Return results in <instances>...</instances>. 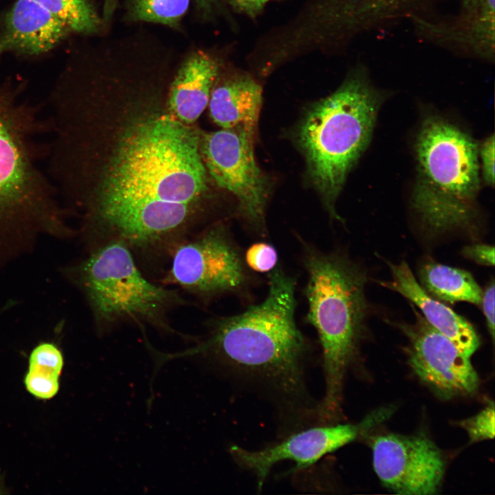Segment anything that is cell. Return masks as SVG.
Wrapping results in <instances>:
<instances>
[{"mask_svg":"<svg viewBox=\"0 0 495 495\" xmlns=\"http://www.w3.org/2000/svg\"><path fill=\"white\" fill-rule=\"evenodd\" d=\"M419 278L424 289L440 301L481 304L482 289L465 270L429 261L419 267Z\"/></svg>","mask_w":495,"mask_h":495,"instance_id":"17","label":"cell"},{"mask_svg":"<svg viewBox=\"0 0 495 495\" xmlns=\"http://www.w3.org/2000/svg\"><path fill=\"white\" fill-rule=\"evenodd\" d=\"M488 331L492 340L494 338V281L492 280L483 292L481 304Z\"/></svg>","mask_w":495,"mask_h":495,"instance_id":"26","label":"cell"},{"mask_svg":"<svg viewBox=\"0 0 495 495\" xmlns=\"http://www.w3.org/2000/svg\"><path fill=\"white\" fill-rule=\"evenodd\" d=\"M359 432L360 427L351 424L315 427L263 450L252 451L234 446L231 447L230 452L241 467L254 473L261 490L277 463L289 460L296 463V468L308 467L325 454L353 441Z\"/></svg>","mask_w":495,"mask_h":495,"instance_id":"12","label":"cell"},{"mask_svg":"<svg viewBox=\"0 0 495 495\" xmlns=\"http://www.w3.org/2000/svg\"><path fill=\"white\" fill-rule=\"evenodd\" d=\"M63 365L62 352L52 342L40 343L33 349L29 357L28 368L46 369L60 375Z\"/></svg>","mask_w":495,"mask_h":495,"instance_id":"23","label":"cell"},{"mask_svg":"<svg viewBox=\"0 0 495 495\" xmlns=\"http://www.w3.org/2000/svg\"><path fill=\"white\" fill-rule=\"evenodd\" d=\"M307 274L306 320L322 348L325 393L319 407L322 420L338 414L344 377L364 333L368 304L364 270L345 254L324 252L303 243Z\"/></svg>","mask_w":495,"mask_h":495,"instance_id":"3","label":"cell"},{"mask_svg":"<svg viewBox=\"0 0 495 495\" xmlns=\"http://www.w3.org/2000/svg\"><path fill=\"white\" fill-rule=\"evenodd\" d=\"M411 307L414 322L400 323L398 327L408 340L406 351L413 372L440 398L474 393L479 379L470 358L432 327L415 306Z\"/></svg>","mask_w":495,"mask_h":495,"instance_id":"10","label":"cell"},{"mask_svg":"<svg viewBox=\"0 0 495 495\" xmlns=\"http://www.w3.org/2000/svg\"><path fill=\"white\" fill-rule=\"evenodd\" d=\"M104 126L76 95L54 116L48 152L51 181L74 201L87 221L137 249L161 246L185 233L207 190L199 133L179 121L168 104L153 101L104 107L82 96Z\"/></svg>","mask_w":495,"mask_h":495,"instance_id":"1","label":"cell"},{"mask_svg":"<svg viewBox=\"0 0 495 495\" xmlns=\"http://www.w3.org/2000/svg\"><path fill=\"white\" fill-rule=\"evenodd\" d=\"M392 278L382 286L396 292L421 311L426 321L449 338L459 351L470 358L479 347V338L471 323L440 300L429 295L418 283L408 264L388 263Z\"/></svg>","mask_w":495,"mask_h":495,"instance_id":"14","label":"cell"},{"mask_svg":"<svg viewBox=\"0 0 495 495\" xmlns=\"http://www.w3.org/2000/svg\"><path fill=\"white\" fill-rule=\"evenodd\" d=\"M195 1H197L199 2V3H204L205 2H206V1H208V0H195Z\"/></svg>","mask_w":495,"mask_h":495,"instance_id":"30","label":"cell"},{"mask_svg":"<svg viewBox=\"0 0 495 495\" xmlns=\"http://www.w3.org/2000/svg\"><path fill=\"white\" fill-rule=\"evenodd\" d=\"M237 12L254 17L260 13L270 0H226Z\"/></svg>","mask_w":495,"mask_h":495,"instance_id":"27","label":"cell"},{"mask_svg":"<svg viewBox=\"0 0 495 495\" xmlns=\"http://www.w3.org/2000/svg\"><path fill=\"white\" fill-rule=\"evenodd\" d=\"M70 28L33 0H16L5 16L0 56L8 52L38 55L55 47Z\"/></svg>","mask_w":495,"mask_h":495,"instance_id":"13","label":"cell"},{"mask_svg":"<svg viewBox=\"0 0 495 495\" xmlns=\"http://www.w3.org/2000/svg\"><path fill=\"white\" fill-rule=\"evenodd\" d=\"M471 442L491 439L494 437V406L490 403L476 415L460 423Z\"/></svg>","mask_w":495,"mask_h":495,"instance_id":"21","label":"cell"},{"mask_svg":"<svg viewBox=\"0 0 495 495\" xmlns=\"http://www.w3.org/2000/svg\"><path fill=\"white\" fill-rule=\"evenodd\" d=\"M172 253L168 281L200 299L243 294L252 283L243 254L222 223L184 240Z\"/></svg>","mask_w":495,"mask_h":495,"instance_id":"8","label":"cell"},{"mask_svg":"<svg viewBox=\"0 0 495 495\" xmlns=\"http://www.w3.org/2000/svg\"><path fill=\"white\" fill-rule=\"evenodd\" d=\"M479 165L482 176L490 186L494 183V136L488 137L478 148Z\"/></svg>","mask_w":495,"mask_h":495,"instance_id":"24","label":"cell"},{"mask_svg":"<svg viewBox=\"0 0 495 495\" xmlns=\"http://www.w3.org/2000/svg\"><path fill=\"white\" fill-rule=\"evenodd\" d=\"M210 115L221 129L244 133L254 139L262 104V89L252 77L239 75L213 86Z\"/></svg>","mask_w":495,"mask_h":495,"instance_id":"15","label":"cell"},{"mask_svg":"<svg viewBox=\"0 0 495 495\" xmlns=\"http://www.w3.org/2000/svg\"><path fill=\"white\" fill-rule=\"evenodd\" d=\"M482 0H463L465 6L470 8H476L480 5Z\"/></svg>","mask_w":495,"mask_h":495,"instance_id":"29","label":"cell"},{"mask_svg":"<svg viewBox=\"0 0 495 495\" xmlns=\"http://www.w3.org/2000/svg\"><path fill=\"white\" fill-rule=\"evenodd\" d=\"M218 74V65L209 55L198 52L190 56L178 71L168 94L171 113L190 125L208 104Z\"/></svg>","mask_w":495,"mask_h":495,"instance_id":"16","label":"cell"},{"mask_svg":"<svg viewBox=\"0 0 495 495\" xmlns=\"http://www.w3.org/2000/svg\"><path fill=\"white\" fill-rule=\"evenodd\" d=\"M417 175L411 204L434 234L468 228L475 214L480 188L478 147L455 125L431 116L419 131Z\"/></svg>","mask_w":495,"mask_h":495,"instance_id":"6","label":"cell"},{"mask_svg":"<svg viewBox=\"0 0 495 495\" xmlns=\"http://www.w3.org/2000/svg\"><path fill=\"white\" fill-rule=\"evenodd\" d=\"M382 102L367 78L351 76L312 105L298 127V142L309 178L336 220L342 221L336 200L349 171L369 144Z\"/></svg>","mask_w":495,"mask_h":495,"instance_id":"4","label":"cell"},{"mask_svg":"<svg viewBox=\"0 0 495 495\" xmlns=\"http://www.w3.org/2000/svg\"><path fill=\"white\" fill-rule=\"evenodd\" d=\"M462 254L478 264L493 266L494 264V246L487 244H474L463 248Z\"/></svg>","mask_w":495,"mask_h":495,"instance_id":"25","label":"cell"},{"mask_svg":"<svg viewBox=\"0 0 495 495\" xmlns=\"http://www.w3.org/2000/svg\"><path fill=\"white\" fill-rule=\"evenodd\" d=\"M77 274L98 328L104 331L124 322L172 331L167 314L186 302L175 290L145 278L132 251L120 240L107 241L96 249Z\"/></svg>","mask_w":495,"mask_h":495,"instance_id":"7","label":"cell"},{"mask_svg":"<svg viewBox=\"0 0 495 495\" xmlns=\"http://www.w3.org/2000/svg\"><path fill=\"white\" fill-rule=\"evenodd\" d=\"M47 129L35 105L0 85V234L61 225L58 197L38 166Z\"/></svg>","mask_w":495,"mask_h":495,"instance_id":"5","label":"cell"},{"mask_svg":"<svg viewBox=\"0 0 495 495\" xmlns=\"http://www.w3.org/2000/svg\"><path fill=\"white\" fill-rule=\"evenodd\" d=\"M254 140L244 133L221 129L199 135V149L207 172L236 198L241 217L265 236L270 186L256 162Z\"/></svg>","mask_w":495,"mask_h":495,"instance_id":"9","label":"cell"},{"mask_svg":"<svg viewBox=\"0 0 495 495\" xmlns=\"http://www.w3.org/2000/svg\"><path fill=\"white\" fill-rule=\"evenodd\" d=\"M243 259L249 270L259 273L270 272L276 267L278 253L272 245L258 242L247 249Z\"/></svg>","mask_w":495,"mask_h":495,"instance_id":"22","label":"cell"},{"mask_svg":"<svg viewBox=\"0 0 495 495\" xmlns=\"http://www.w3.org/2000/svg\"><path fill=\"white\" fill-rule=\"evenodd\" d=\"M28 368L24 384L30 393L41 399H49L57 394L60 388V375L42 368Z\"/></svg>","mask_w":495,"mask_h":495,"instance_id":"20","label":"cell"},{"mask_svg":"<svg viewBox=\"0 0 495 495\" xmlns=\"http://www.w3.org/2000/svg\"><path fill=\"white\" fill-rule=\"evenodd\" d=\"M116 2V0H105L104 12L106 17H109L112 14L115 8Z\"/></svg>","mask_w":495,"mask_h":495,"instance_id":"28","label":"cell"},{"mask_svg":"<svg viewBox=\"0 0 495 495\" xmlns=\"http://www.w3.org/2000/svg\"><path fill=\"white\" fill-rule=\"evenodd\" d=\"M65 23L71 30L91 33L99 27L98 16L87 0H33Z\"/></svg>","mask_w":495,"mask_h":495,"instance_id":"18","label":"cell"},{"mask_svg":"<svg viewBox=\"0 0 495 495\" xmlns=\"http://www.w3.org/2000/svg\"><path fill=\"white\" fill-rule=\"evenodd\" d=\"M263 301L243 312L215 319L206 339L165 359L200 355L221 365L283 382L298 383L306 342L295 319L296 281L280 266L268 274Z\"/></svg>","mask_w":495,"mask_h":495,"instance_id":"2","label":"cell"},{"mask_svg":"<svg viewBox=\"0 0 495 495\" xmlns=\"http://www.w3.org/2000/svg\"><path fill=\"white\" fill-rule=\"evenodd\" d=\"M190 0H132L133 16L138 20L175 25L186 12Z\"/></svg>","mask_w":495,"mask_h":495,"instance_id":"19","label":"cell"},{"mask_svg":"<svg viewBox=\"0 0 495 495\" xmlns=\"http://www.w3.org/2000/svg\"><path fill=\"white\" fill-rule=\"evenodd\" d=\"M374 470L384 485L404 495H428L440 488L445 459L435 443L424 434H386L371 445Z\"/></svg>","mask_w":495,"mask_h":495,"instance_id":"11","label":"cell"}]
</instances>
